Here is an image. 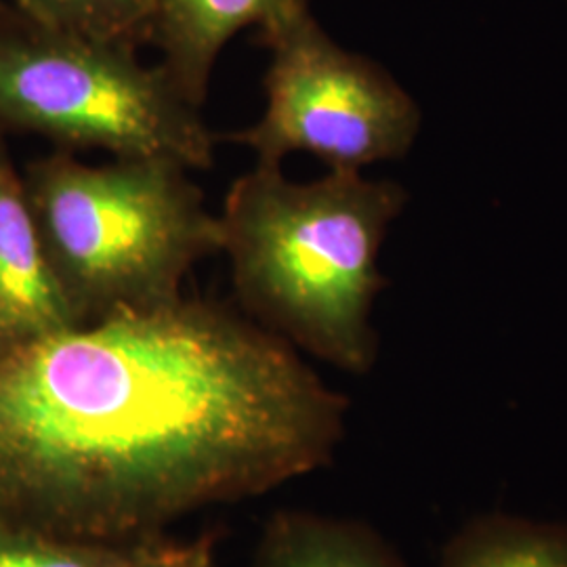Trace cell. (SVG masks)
<instances>
[{
  "mask_svg": "<svg viewBox=\"0 0 567 567\" xmlns=\"http://www.w3.org/2000/svg\"><path fill=\"white\" fill-rule=\"evenodd\" d=\"M347 408L299 349L200 297L0 347V517L131 547L328 465Z\"/></svg>",
  "mask_w": 567,
  "mask_h": 567,
  "instance_id": "obj_1",
  "label": "cell"
},
{
  "mask_svg": "<svg viewBox=\"0 0 567 567\" xmlns=\"http://www.w3.org/2000/svg\"><path fill=\"white\" fill-rule=\"evenodd\" d=\"M405 203L400 183L358 171L292 182L282 166L255 164L217 213L244 313L299 351L368 372L377 360L372 309L385 288L379 259Z\"/></svg>",
  "mask_w": 567,
  "mask_h": 567,
  "instance_id": "obj_2",
  "label": "cell"
},
{
  "mask_svg": "<svg viewBox=\"0 0 567 567\" xmlns=\"http://www.w3.org/2000/svg\"><path fill=\"white\" fill-rule=\"evenodd\" d=\"M168 158L84 164L55 150L21 173L44 250L82 324L183 297L189 271L221 252L217 213Z\"/></svg>",
  "mask_w": 567,
  "mask_h": 567,
  "instance_id": "obj_3",
  "label": "cell"
},
{
  "mask_svg": "<svg viewBox=\"0 0 567 567\" xmlns=\"http://www.w3.org/2000/svg\"><path fill=\"white\" fill-rule=\"evenodd\" d=\"M0 131L32 133L58 150L112 158H168L208 171L217 137L137 47L89 39L23 18L0 0Z\"/></svg>",
  "mask_w": 567,
  "mask_h": 567,
  "instance_id": "obj_4",
  "label": "cell"
},
{
  "mask_svg": "<svg viewBox=\"0 0 567 567\" xmlns=\"http://www.w3.org/2000/svg\"><path fill=\"white\" fill-rule=\"evenodd\" d=\"M269 49L259 121L229 135L257 163L311 154L328 171L402 161L421 133V107L377 61L334 41L313 13L261 37Z\"/></svg>",
  "mask_w": 567,
  "mask_h": 567,
  "instance_id": "obj_5",
  "label": "cell"
},
{
  "mask_svg": "<svg viewBox=\"0 0 567 567\" xmlns=\"http://www.w3.org/2000/svg\"><path fill=\"white\" fill-rule=\"evenodd\" d=\"M82 324L49 261L20 171L0 131V347Z\"/></svg>",
  "mask_w": 567,
  "mask_h": 567,
  "instance_id": "obj_6",
  "label": "cell"
},
{
  "mask_svg": "<svg viewBox=\"0 0 567 567\" xmlns=\"http://www.w3.org/2000/svg\"><path fill=\"white\" fill-rule=\"evenodd\" d=\"M150 9L164 70L203 110L225 47L248 28L265 37L311 13V0H150Z\"/></svg>",
  "mask_w": 567,
  "mask_h": 567,
  "instance_id": "obj_7",
  "label": "cell"
},
{
  "mask_svg": "<svg viewBox=\"0 0 567 567\" xmlns=\"http://www.w3.org/2000/svg\"><path fill=\"white\" fill-rule=\"evenodd\" d=\"M252 567H405L372 527L311 513H278L265 526Z\"/></svg>",
  "mask_w": 567,
  "mask_h": 567,
  "instance_id": "obj_8",
  "label": "cell"
},
{
  "mask_svg": "<svg viewBox=\"0 0 567 567\" xmlns=\"http://www.w3.org/2000/svg\"><path fill=\"white\" fill-rule=\"evenodd\" d=\"M440 567H567V526L484 517L452 538Z\"/></svg>",
  "mask_w": 567,
  "mask_h": 567,
  "instance_id": "obj_9",
  "label": "cell"
},
{
  "mask_svg": "<svg viewBox=\"0 0 567 567\" xmlns=\"http://www.w3.org/2000/svg\"><path fill=\"white\" fill-rule=\"evenodd\" d=\"M42 25L142 49L152 42L150 0H4Z\"/></svg>",
  "mask_w": 567,
  "mask_h": 567,
  "instance_id": "obj_10",
  "label": "cell"
},
{
  "mask_svg": "<svg viewBox=\"0 0 567 567\" xmlns=\"http://www.w3.org/2000/svg\"><path fill=\"white\" fill-rule=\"evenodd\" d=\"M131 547L60 538L0 517V567H124Z\"/></svg>",
  "mask_w": 567,
  "mask_h": 567,
  "instance_id": "obj_11",
  "label": "cell"
},
{
  "mask_svg": "<svg viewBox=\"0 0 567 567\" xmlns=\"http://www.w3.org/2000/svg\"><path fill=\"white\" fill-rule=\"evenodd\" d=\"M210 548L208 538L194 545H175L161 538H150L131 545L128 561L124 567H200L204 555Z\"/></svg>",
  "mask_w": 567,
  "mask_h": 567,
  "instance_id": "obj_12",
  "label": "cell"
},
{
  "mask_svg": "<svg viewBox=\"0 0 567 567\" xmlns=\"http://www.w3.org/2000/svg\"><path fill=\"white\" fill-rule=\"evenodd\" d=\"M200 567H215V559H213V548L204 555L203 564Z\"/></svg>",
  "mask_w": 567,
  "mask_h": 567,
  "instance_id": "obj_13",
  "label": "cell"
}]
</instances>
